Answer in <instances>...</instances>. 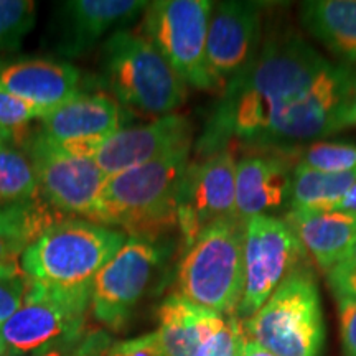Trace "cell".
I'll return each instance as SVG.
<instances>
[{
    "label": "cell",
    "mask_w": 356,
    "mask_h": 356,
    "mask_svg": "<svg viewBox=\"0 0 356 356\" xmlns=\"http://www.w3.org/2000/svg\"><path fill=\"white\" fill-rule=\"evenodd\" d=\"M43 114V111L0 88V129L12 134L13 137L35 119H42Z\"/></svg>",
    "instance_id": "83f0119b"
},
{
    "label": "cell",
    "mask_w": 356,
    "mask_h": 356,
    "mask_svg": "<svg viewBox=\"0 0 356 356\" xmlns=\"http://www.w3.org/2000/svg\"><path fill=\"white\" fill-rule=\"evenodd\" d=\"M236 162L225 149L186 167L177 203L185 249L211 225L236 218Z\"/></svg>",
    "instance_id": "7c38bea8"
},
{
    "label": "cell",
    "mask_w": 356,
    "mask_h": 356,
    "mask_svg": "<svg viewBox=\"0 0 356 356\" xmlns=\"http://www.w3.org/2000/svg\"><path fill=\"white\" fill-rule=\"evenodd\" d=\"M159 340L165 356H191L222 328L226 317L173 292L157 312Z\"/></svg>",
    "instance_id": "ffe728a7"
},
{
    "label": "cell",
    "mask_w": 356,
    "mask_h": 356,
    "mask_svg": "<svg viewBox=\"0 0 356 356\" xmlns=\"http://www.w3.org/2000/svg\"><path fill=\"white\" fill-rule=\"evenodd\" d=\"M333 210L356 215V184L351 186V188L348 190V193H346L345 197L335 204V207H333Z\"/></svg>",
    "instance_id": "d590c367"
},
{
    "label": "cell",
    "mask_w": 356,
    "mask_h": 356,
    "mask_svg": "<svg viewBox=\"0 0 356 356\" xmlns=\"http://www.w3.org/2000/svg\"><path fill=\"white\" fill-rule=\"evenodd\" d=\"M81 338L83 337L63 338V340L55 341V343L44 346V348L37 350V351H33V353H29L25 356H68L71 351L76 348V345L79 343V340H81Z\"/></svg>",
    "instance_id": "836d02e7"
},
{
    "label": "cell",
    "mask_w": 356,
    "mask_h": 356,
    "mask_svg": "<svg viewBox=\"0 0 356 356\" xmlns=\"http://www.w3.org/2000/svg\"><path fill=\"white\" fill-rule=\"evenodd\" d=\"M127 238L124 231L88 220H61L25 249L20 264L33 284L89 287Z\"/></svg>",
    "instance_id": "3957f363"
},
{
    "label": "cell",
    "mask_w": 356,
    "mask_h": 356,
    "mask_svg": "<svg viewBox=\"0 0 356 356\" xmlns=\"http://www.w3.org/2000/svg\"><path fill=\"white\" fill-rule=\"evenodd\" d=\"M238 356H275V355L270 353L269 350L262 348V346L257 345L256 341L244 338L241 351H239Z\"/></svg>",
    "instance_id": "8d00e7d4"
},
{
    "label": "cell",
    "mask_w": 356,
    "mask_h": 356,
    "mask_svg": "<svg viewBox=\"0 0 356 356\" xmlns=\"http://www.w3.org/2000/svg\"><path fill=\"white\" fill-rule=\"evenodd\" d=\"M341 262H346V264H351V266H356V241L353 243V246L350 248L348 254H346V257Z\"/></svg>",
    "instance_id": "74e56055"
},
{
    "label": "cell",
    "mask_w": 356,
    "mask_h": 356,
    "mask_svg": "<svg viewBox=\"0 0 356 356\" xmlns=\"http://www.w3.org/2000/svg\"><path fill=\"white\" fill-rule=\"evenodd\" d=\"M284 220L325 273L340 264L356 241V215L351 213L287 210Z\"/></svg>",
    "instance_id": "d6986e66"
},
{
    "label": "cell",
    "mask_w": 356,
    "mask_h": 356,
    "mask_svg": "<svg viewBox=\"0 0 356 356\" xmlns=\"http://www.w3.org/2000/svg\"><path fill=\"white\" fill-rule=\"evenodd\" d=\"M79 71L53 60H22L0 65V88L44 114L78 95Z\"/></svg>",
    "instance_id": "ac0fdd59"
},
{
    "label": "cell",
    "mask_w": 356,
    "mask_h": 356,
    "mask_svg": "<svg viewBox=\"0 0 356 356\" xmlns=\"http://www.w3.org/2000/svg\"><path fill=\"white\" fill-rule=\"evenodd\" d=\"M300 165L322 172H350L356 168V144L317 140L300 152Z\"/></svg>",
    "instance_id": "484cf974"
},
{
    "label": "cell",
    "mask_w": 356,
    "mask_h": 356,
    "mask_svg": "<svg viewBox=\"0 0 356 356\" xmlns=\"http://www.w3.org/2000/svg\"><path fill=\"white\" fill-rule=\"evenodd\" d=\"M33 0H0V51L17 50L35 25Z\"/></svg>",
    "instance_id": "d4e9b609"
},
{
    "label": "cell",
    "mask_w": 356,
    "mask_h": 356,
    "mask_svg": "<svg viewBox=\"0 0 356 356\" xmlns=\"http://www.w3.org/2000/svg\"><path fill=\"white\" fill-rule=\"evenodd\" d=\"M191 142L190 119L184 114H168L142 126L121 127L102 142L95 160L109 178L191 147Z\"/></svg>",
    "instance_id": "5bb4252c"
},
{
    "label": "cell",
    "mask_w": 356,
    "mask_h": 356,
    "mask_svg": "<svg viewBox=\"0 0 356 356\" xmlns=\"http://www.w3.org/2000/svg\"><path fill=\"white\" fill-rule=\"evenodd\" d=\"M101 73L115 99L137 113L163 118L186 99L188 86L144 35H111L102 44Z\"/></svg>",
    "instance_id": "277c9868"
},
{
    "label": "cell",
    "mask_w": 356,
    "mask_h": 356,
    "mask_svg": "<svg viewBox=\"0 0 356 356\" xmlns=\"http://www.w3.org/2000/svg\"><path fill=\"white\" fill-rule=\"evenodd\" d=\"M356 184V168L350 172H322L297 163L292 172L289 210L330 211Z\"/></svg>",
    "instance_id": "603a6c76"
},
{
    "label": "cell",
    "mask_w": 356,
    "mask_h": 356,
    "mask_svg": "<svg viewBox=\"0 0 356 356\" xmlns=\"http://www.w3.org/2000/svg\"><path fill=\"white\" fill-rule=\"evenodd\" d=\"M356 92V68L327 60L299 33L264 38L252 65L222 88L198 140L202 157L233 140L289 150L338 132V115Z\"/></svg>",
    "instance_id": "6da1fadb"
},
{
    "label": "cell",
    "mask_w": 356,
    "mask_h": 356,
    "mask_svg": "<svg viewBox=\"0 0 356 356\" xmlns=\"http://www.w3.org/2000/svg\"><path fill=\"white\" fill-rule=\"evenodd\" d=\"M292 172L287 160L273 152L243 155L236 162V218L244 225L289 207Z\"/></svg>",
    "instance_id": "2e32d148"
},
{
    "label": "cell",
    "mask_w": 356,
    "mask_h": 356,
    "mask_svg": "<svg viewBox=\"0 0 356 356\" xmlns=\"http://www.w3.org/2000/svg\"><path fill=\"white\" fill-rule=\"evenodd\" d=\"M25 154L32 160L40 198L60 213L95 220L108 184L95 157L68 152L40 132L26 139Z\"/></svg>",
    "instance_id": "30bf717a"
},
{
    "label": "cell",
    "mask_w": 356,
    "mask_h": 356,
    "mask_svg": "<svg viewBox=\"0 0 356 356\" xmlns=\"http://www.w3.org/2000/svg\"><path fill=\"white\" fill-rule=\"evenodd\" d=\"M40 198L37 175L25 150L0 147V208Z\"/></svg>",
    "instance_id": "cb8c5ba5"
},
{
    "label": "cell",
    "mask_w": 356,
    "mask_h": 356,
    "mask_svg": "<svg viewBox=\"0 0 356 356\" xmlns=\"http://www.w3.org/2000/svg\"><path fill=\"white\" fill-rule=\"evenodd\" d=\"M119 102L104 95L71 97L40 119V134L58 147L78 155L95 157L96 150L122 126Z\"/></svg>",
    "instance_id": "9a60e30c"
},
{
    "label": "cell",
    "mask_w": 356,
    "mask_h": 356,
    "mask_svg": "<svg viewBox=\"0 0 356 356\" xmlns=\"http://www.w3.org/2000/svg\"><path fill=\"white\" fill-rule=\"evenodd\" d=\"M162 259L157 243L129 236L92 280L91 310L97 322L113 332L122 330L144 299Z\"/></svg>",
    "instance_id": "8fae6325"
},
{
    "label": "cell",
    "mask_w": 356,
    "mask_h": 356,
    "mask_svg": "<svg viewBox=\"0 0 356 356\" xmlns=\"http://www.w3.org/2000/svg\"><path fill=\"white\" fill-rule=\"evenodd\" d=\"M142 0H68L60 6L56 51L66 58L86 53L111 30L129 25L145 12ZM118 32V30H115Z\"/></svg>",
    "instance_id": "e0dca14e"
},
{
    "label": "cell",
    "mask_w": 356,
    "mask_h": 356,
    "mask_svg": "<svg viewBox=\"0 0 356 356\" xmlns=\"http://www.w3.org/2000/svg\"><path fill=\"white\" fill-rule=\"evenodd\" d=\"M106 356H165V353L160 345L157 332H152L129 340L114 341Z\"/></svg>",
    "instance_id": "4dcf8cb0"
},
{
    "label": "cell",
    "mask_w": 356,
    "mask_h": 356,
    "mask_svg": "<svg viewBox=\"0 0 356 356\" xmlns=\"http://www.w3.org/2000/svg\"><path fill=\"white\" fill-rule=\"evenodd\" d=\"M327 280L333 296H346L356 299V266L340 262L327 270Z\"/></svg>",
    "instance_id": "1f68e13d"
},
{
    "label": "cell",
    "mask_w": 356,
    "mask_h": 356,
    "mask_svg": "<svg viewBox=\"0 0 356 356\" xmlns=\"http://www.w3.org/2000/svg\"><path fill=\"white\" fill-rule=\"evenodd\" d=\"M12 139H13L12 134H8L7 131H3V129H0V147L8 144V142H10Z\"/></svg>",
    "instance_id": "f35d334b"
},
{
    "label": "cell",
    "mask_w": 356,
    "mask_h": 356,
    "mask_svg": "<svg viewBox=\"0 0 356 356\" xmlns=\"http://www.w3.org/2000/svg\"><path fill=\"white\" fill-rule=\"evenodd\" d=\"M91 309V286L79 289L33 284L25 302L0 328V356H25L63 338L83 337Z\"/></svg>",
    "instance_id": "52a82bcc"
},
{
    "label": "cell",
    "mask_w": 356,
    "mask_h": 356,
    "mask_svg": "<svg viewBox=\"0 0 356 356\" xmlns=\"http://www.w3.org/2000/svg\"><path fill=\"white\" fill-rule=\"evenodd\" d=\"M262 42L261 3L243 0L213 3L208 20L207 60L220 91L252 65Z\"/></svg>",
    "instance_id": "4fadbf2b"
},
{
    "label": "cell",
    "mask_w": 356,
    "mask_h": 356,
    "mask_svg": "<svg viewBox=\"0 0 356 356\" xmlns=\"http://www.w3.org/2000/svg\"><path fill=\"white\" fill-rule=\"evenodd\" d=\"M175 286L203 309L236 315L244 292V225L238 218L215 222L185 249Z\"/></svg>",
    "instance_id": "5b68a950"
},
{
    "label": "cell",
    "mask_w": 356,
    "mask_h": 356,
    "mask_svg": "<svg viewBox=\"0 0 356 356\" xmlns=\"http://www.w3.org/2000/svg\"><path fill=\"white\" fill-rule=\"evenodd\" d=\"M299 19L338 63L356 68V0H310L300 3Z\"/></svg>",
    "instance_id": "44dd1931"
},
{
    "label": "cell",
    "mask_w": 356,
    "mask_h": 356,
    "mask_svg": "<svg viewBox=\"0 0 356 356\" xmlns=\"http://www.w3.org/2000/svg\"><path fill=\"white\" fill-rule=\"evenodd\" d=\"M244 338L243 322L236 315H231L226 317L221 330L208 338L191 356H238Z\"/></svg>",
    "instance_id": "f1b7e54d"
},
{
    "label": "cell",
    "mask_w": 356,
    "mask_h": 356,
    "mask_svg": "<svg viewBox=\"0 0 356 356\" xmlns=\"http://www.w3.org/2000/svg\"><path fill=\"white\" fill-rule=\"evenodd\" d=\"M340 338L345 356H356V299L335 296Z\"/></svg>",
    "instance_id": "f546056e"
},
{
    "label": "cell",
    "mask_w": 356,
    "mask_h": 356,
    "mask_svg": "<svg viewBox=\"0 0 356 356\" xmlns=\"http://www.w3.org/2000/svg\"><path fill=\"white\" fill-rule=\"evenodd\" d=\"M32 280L17 259L0 261V328L20 309Z\"/></svg>",
    "instance_id": "4316f807"
},
{
    "label": "cell",
    "mask_w": 356,
    "mask_h": 356,
    "mask_svg": "<svg viewBox=\"0 0 356 356\" xmlns=\"http://www.w3.org/2000/svg\"><path fill=\"white\" fill-rule=\"evenodd\" d=\"M213 2L157 0L144 12V37L154 44L186 86L220 91L207 60V35Z\"/></svg>",
    "instance_id": "ba28073f"
},
{
    "label": "cell",
    "mask_w": 356,
    "mask_h": 356,
    "mask_svg": "<svg viewBox=\"0 0 356 356\" xmlns=\"http://www.w3.org/2000/svg\"><path fill=\"white\" fill-rule=\"evenodd\" d=\"M348 127H356V92L338 115V132Z\"/></svg>",
    "instance_id": "e575fe53"
},
{
    "label": "cell",
    "mask_w": 356,
    "mask_h": 356,
    "mask_svg": "<svg viewBox=\"0 0 356 356\" xmlns=\"http://www.w3.org/2000/svg\"><path fill=\"white\" fill-rule=\"evenodd\" d=\"M307 256L282 218L254 216L244 222V292L236 317L254 315L289 275L307 264Z\"/></svg>",
    "instance_id": "9c48e42d"
},
{
    "label": "cell",
    "mask_w": 356,
    "mask_h": 356,
    "mask_svg": "<svg viewBox=\"0 0 356 356\" xmlns=\"http://www.w3.org/2000/svg\"><path fill=\"white\" fill-rule=\"evenodd\" d=\"M241 322L244 337L275 356H322L325 320L314 270L302 266Z\"/></svg>",
    "instance_id": "8992f818"
},
{
    "label": "cell",
    "mask_w": 356,
    "mask_h": 356,
    "mask_svg": "<svg viewBox=\"0 0 356 356\" xmlns=\"http://www.w3.org/2000/svg\"><path fill=\"white\" fill-rule=\"evenodd\" d=\"M191 147L177 150L132 170L109 177L92 222L121 228L132 238L157 243L177 222L181 180Z\"/></svg>",
    "instance_id": "7a4b0ae2"
},
{
    "label": "cell",
    "mask_w": 356,
    "mask_h": 356,
    "mask_svg": "<svg viewBox=\"0 0 356 356\" xmlns=\"http://www.w3.org/2000/svg\"><path fill=\"white\" fill-rule=\"evenodd\" d=\"M61 220V213L42 198L0 208V261L20 257L44 229Z\"/></svg>",
    "instance_id": "7402d4cb"
},
{
    "label": "cell",
    "mask_w": 356,
    "mask_h": 356,
    "mask_svg": "<svg viewBox=\"0 0 356 356\" xmlns=\"http://www.w3.org/2000/svg\"><path fill=\"white\" fill-rule=\"evenodd\" d=\"M113 343V338L104 328H91L68 356H106Z\"/></svg>",
    "instance_id": "d6a6232c"
}]
</instances>
